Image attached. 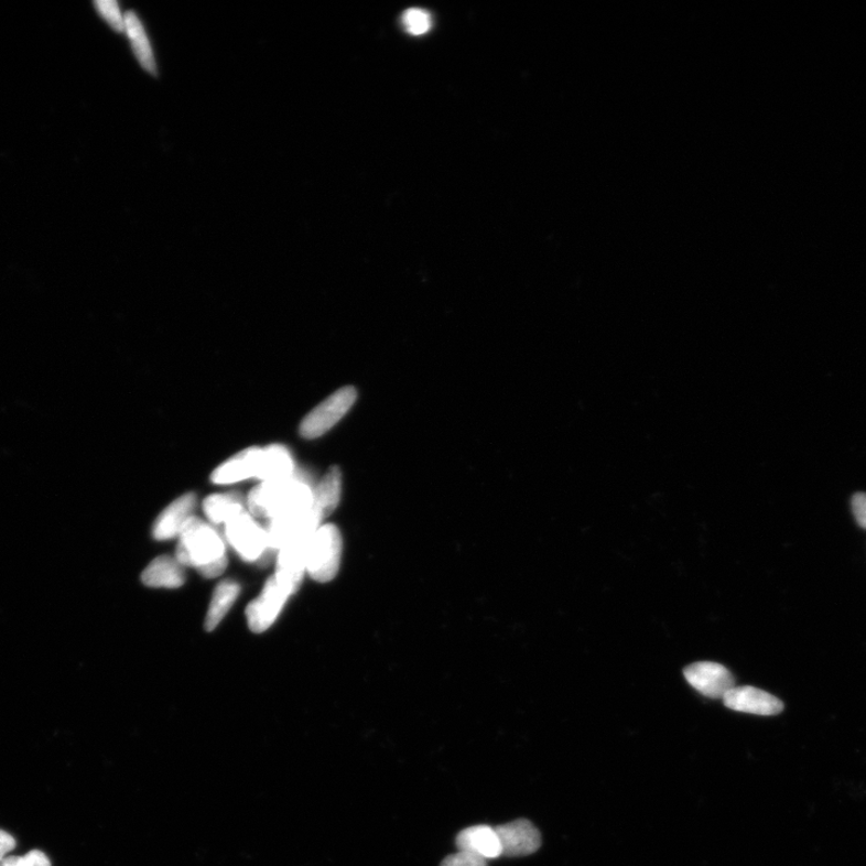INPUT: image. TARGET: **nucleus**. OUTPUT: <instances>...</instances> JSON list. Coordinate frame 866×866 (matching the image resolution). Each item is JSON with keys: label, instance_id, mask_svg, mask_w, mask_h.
Returning a JSON list of instances; mask_svg holds the SVG:
<instances>
[{"label": "nucleus", "instance_id": "obj_16", "mask_svg": "<svg viewBox=\"0 0 866 866\" xmlns=\"http://www.w3.org/2000/svg\"><path fill=\"white\" fill-rule=\"evenodd\" d=\"M142 583L151 587L176 588L185 583L182 564L174 558L153 560L141 575Z\"/></svg>", "mask_w": 866, "mask_h": 866}, {"label": "nucleus", "instance_id": "obj_22", "mask_svg": "<svg viewBox=\"0 0 866 866\" xmlns=\"http://www.w3.org/2000/svg\"><path fill=\"white\" fill-rule=\"evenodd\" d=\"M96 7L100 15L108 21L115 31L123 32L126 30V23L121 15L120 8H118V4L113 2V0H99V2H96Z\"/></svg>", "mask_w": 866, "mask_h": 866}, {"label": "nucleus", "instance_id": "obj_5", "mask_svg": "<svg viewBox=\"0 0 866 866\" xmlns=\"http://www.w3.org/2000/svg\"><path fill=\"white\" fill-rule=\"evenodd\" d=\"M357 398V390L353 387L337 390L305 416L300 425V435L306 440L323 436L350 411Z\"/></svg>", "mask_w": 866, "mask_h": 866}, {"label": "nucleus", "instance_id": "obj_20", "mask_svg": "<svg viewBox=\"0 0 866 866\" xmlns=\"http://www.w3.org/2000/svg\"><path fill=\"white\" fill-rule=\"evenodd\" d=\"M126 31L133 45L134 54L142 67L151 74H156L155 62L152 55L151 45L141 22L134 12L129 11L125 18Z\"/></svg>", "mask_w": 866, "mask_h": 866}, {"label": "nucleus", "instance_id": "obj_6", "mask_svg": "<svg viewBox=\"0 0 866 866\" xmlns=\"http://www.w3.org/2000/svg\"><path fill=\"white\" fill-rule=\"evenodd\" d=\"M227 540L243 560L255 562L269 549L268 534L245 510L226 523Z\"/></svg>", "mask_w": 866, "mask_h": 866}, {"label": "nucleus", "instance_id": "obj_21", "mask_svg": "<svg viewBox=\"0 0 866 866\" xmlns=\"http://www.w3.org/2000/svg\"><path fill=\"white\" fill-rule=\"evenodd\" d=\"M404 30L412 35H423L432 28L429 12L420 9H410L403 15Z\"/></svg>", "mask_w": 866, "mask_h": 866}, {"label": "nucleus", "instance_id": "obj_7", "mask_svg": "<svg viewBox=\"0 0 866 866\" xmlns=\"http://www.w3.org/2000/svg\"><path fill=\"white\" fill-rule=\"evenodd\" d=\"M289 597L291 595L286 589L280 585L274 575L271 576L260 596L249 603L246 609L249 628L255 634L266 632L279 618Z\"/></svg>", "mask_w": 866, "mask_h": 866}, {"label": "nucleus", "instance_id": "obj_19", "mask_svg": "<svg viewBox=\"0 0 866 866\" xmlns=\"http://www.w3.org/2000/svg\"><path fill=\"white\" fill-rule=\"evenodd\" d=\"M245 510L242 498L236 494L213 495L204 501L205 516L216 524H226Z\"/></svg>", "mask_w": 866, "mask_h": 866}, {"label": "nucleus", "instance_id": "obj_26", "mask_svg": "<svg viewBox=\"0 0 866 866\" xmlns=\"http://www.w3.org/2000/svg\"><path fill=\"white\" fill-rule=\"evenodd\" d=\"M17 847V840L9 833L0 830V863L3 862L9 852Z\"/></svg>", "mask_w": 866, "mask_h": 866}, {"label": "nucleus", "instance_id": "obj_15", "mask_svg": "<svg viewBox=\"0 0 866 866\" xmlns=\"http://www.w3.org/2000/svg\"><path fill=\"white\" fill-rule=\"evenodd\" d=\"M294 476V462L283 445L273 444L261 450L257 479L271 481Z\"/></svg>", "mask_w": 866, "mask_h": 866}, {"label": "nucleus", "instance_id": "obj_8", "mask_svg": "<svg viewBox=\"0 0 866 866\" xmlns=\"http://www.w3.org/2000/svg\"><path fill=\"white\" fill-rule=\"evenodd\" d=\"M689 684L707 699L724 700L736 688V679L725 665L715 662H697L685 668Z\"/></svg>", "mask_w": 866, "mask_h": 866}, {"label": "nucleus", "instance_id": "obj_14", "mask_svg": "<svg viewBox=\"0 0 866 866\" xmlns=\"http://www.w3.org/2000/svg\"><path fill=\"white\" fill-rule=\"evenodd\" d=\"M260 448H248L220 465L213 475L215 484L226 485L257 478Z\"/></svg>", "mask_w": 866, "mask_h": 866}, {"label": "nucleus", "instance_id": "obj_2", "mask_svg": "<svg viewBox=\"0 0 866 866\" xmlns=\"http://www.w3.org/2000/svg\"><path fill=\"white\" fill-rule=\"evenodd\" d=\"M313 505L311 485L295 475L285 479L261 481L249 492L247 500L249 515L267 520L289 510Z\"/></svg>", "mask_w": 866, "mask_h": 866}, {"label": "nucleus", "instance_id": "obj_1", "mask_svg": "<svg viewBox=\"0 0 866 866\" xmlns=\"http://www.w3.org/2000/svg\"><path fill=\"white\" fill-rule=\"evenodd\" d=\"M176 560L182 566L194 567L206 577H217L228 566L226 545L206 522L191 517L180 533Z\"/></svg>", "mask_w": 866, "mask_h": 866}, {"label": "nucleus", "instance_id": "obj_9", "mask_svg": "<svg viewBox=\"0 0 866 866\" xmlns=\"http://www.w3.org/2000/svg\"><path fill=\"white\" fill-rule=\"evenodd\" d=\"M502 847V856L516 858L533 855L541 848L540 831L528 820H518L496 829Z\"/></svg>", "mask_w": 866, "mask_h": 866}, {"label": "nucleus", "instance_id": "obj_11", "mask_svg": "<svg viewBox=\"0 0 866 866\" xmlns=\"http://www.w3.org/2000/svg\"><path fill=\"white\" fill-rule=\"evenodd\" d=\"M308 540L289 544L279 550L274 577L291 596L297 592L306 573Z\"/></svg>", "mask_w": 866, "mask_h": 866}, {"label": "nucleus", "instance_id": "obj_10", "mask_svg": "<svg viewBox=\"0 0 866 866\" xmlns=\"http://www.w3.org/2000/svg\"><path fill=\"white\" fill-rule=\"evenodd\" d=\"M722 701L730 711L759 716L779 715L784 707L776 695L751 686L734 688Z\"/></svg>", "mask_w": 866, "mask_h": 866}, {"label": "nucleus", "instance_id": "obj_17", "mask_svg": "<svg viewBox=\"0 0 866 866\" xmlns=\"http://www.w3.org/2000/svg\"><path fill=\"white\" fill-rule=\"evenodd\" d=\"M343 491V474L337 466L326 472L317 487L313 489V504L322 519L329 517L336 509Z\"/></svg>", "mask_w": 866, "mask_h": 866}, {"label": "nucleus", "instance_id": "obj_12", "mask_svg": "<svg viewBox=\"0 0 866 866\" xmlns=\"http://www.w3.org/2000/svg\"><path fill=\"white\" fill-rule=\"evenodd\" d=\"M458 851L474 853L484 859H495L502 856L500 838L496 829L489 825H474L464 830L456 836Z\"/></svg>", "mask_w": 866, "mask_h": 866}, {"label": "nucleus", "instance_id": "obj_23", "mask_svg": "<svg viewBox=\"0 0 866 866\" xmlns=\"http://www.w3.org/2000/svg\"><path fill=\"white\" fill-rule=\"evenodd\" d=\"M0 866H51V862L44 852L33 849L22 857H6Z\"/></svg>", "mask_w": 866, "mask_h": 866}, {"label": "nucleus", "instance_id": "obj_25", "mask_svg": "<svg viewBox=\"0 0 866 866\" xmlns=\"http://www.w3.org/2000/svg\"><path fill=\"white\" fill-rule=\"evenodd\" d=\"M852 510L859 527L866 529V494L858 492L853 496Z\"/></svg>", "mask_w": 866, "mask_h": 866}, {"label": "nucleus", "instance_id": "obj_24", "mask_svg": "<svg viewBox=\"0 0 866 866\" xmlns=\"http://www.w3.org/2000/svg\"><path fill=\"white\" fill-rule=\"evenodd\" d=\"M441 866H488V860L474 855V853L458 851L445 858Z\"/></svg>", "mask_w": 866, "mask_h": 866}, {"label": "nucleus", "instance_id": "obj_3", "mask_svg": "<svg viewBox=\"0 0 866 866\" xmlns=\"http://www.w3.org/2000/svg\"><path fill=\"white\" fill-rule=\"evenodd\" d=\"M340 555L343 535L334 524H323L308 540L306 572L313 581L329 583L338 572Z\"/></svg>", "mask_w": 866, "mask_h": 866}, {"label": "nucleus", "instance_id": "obj_4", "mask_svg": "<svg viewBox=\"0 0 866 866\" xmlns=\"http://www.w3.org/2000/svg\"><path fill=\"white\" fill-rule=\"evenodd\" d=\"M322 517L313 506L297 508L268 520L269 549L280 550L289 544L306 541L321 527Z\"/></svg>", "mask_w": 866, "mask_h": 866}, {"label": "nucleus", "instance_id": "obj_13", "mask_svg": "<svg viewBox=\"0 0 866 866\" xmlns=\"http://www.w3.org/2000/svg\"><path fill=\"white\" fill-rule=\"evenodd\" d=\"M195 495L186 494L165 508L154 523L153 535L155 540L167 541L180 535L183 527H185V523L192 517L191 515L195 507Z\"/></svg>", "mask_w": 866, "mask_h": 866}, {"label": "nucleus", "instance_id": "obj_18", "mask_svg": "<svg viewBox=\"0 0 866 866\" xmlns=\"http://www.w3.org/2000/svg\"><path fill=\"white\" fill-rule=\"evenodd\" d=\"M240 589V585L231 581L223 582L217 586L212 605H209L206 615V631H214L219 623L225 619V616L234 606L236 598H238Z\"/></svg>", "mask_w": 866, "mask_h": 866}]
</instances>
